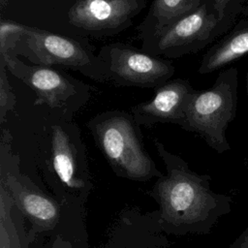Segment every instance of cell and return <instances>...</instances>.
<instances>
[{
	"label": "cell",
	"mask_w": 248,
	"mask_h": 248,
	"mask_svg": "<svg viewBox=\"0 0 248 248\" xmlns=\"http://www.w3.org/2000/svg\"><path fill=\"white\" fill-rule=\"evenodd\" d=\"M248 53V17L242 16L203 54L198 72L211 74Z\"/></svg>",
	"instance_id": "12"
},
{
	"label": "cell",
	"mask_w": 248,
	"mask_h": 248,
	"mask_svg": "<svg viewBox=\"0 0 248 248\" xmlns=\"http://www.w3.org/2000/svg\"><path fill=\"white\" fill-rule=\"evenodd\" d=\"M196 89L185 78H170L154 89L148 101L131 108L136 122L140 126L152 127L160 123L181 126L184 109Z\"/></svg>",
	"instance_id": "11"
},
{
	"label": "cell",
	"mask_w": 248,
	"mask_h": 248,
	"mask_svg": "<svg viewBox=\"0 0 248 248\" xmlns=\"http://www.w3.org/2000/svg\"><path fill=\"white\" fill-rule=\"evenodd\" d=\"M147 0H72L69 23L92 37L116 35L130 27Z\"/></svg>",
	"instance_id": "10"
},
{
	"label": "cell",
	"mask_w": 248,
	"mask_h": 248,
	"mask_svg": "<svg viewBox=\"0 0 248 248\" xmlns=\"http://www.w3.org/2000/svg\"><path fill=\"white\" fill-rule=\"evenodd\" d=\"M16 105V99L8 79L6 65L0 59V124L5 123L8 112L13 110Z\"/></svg>",
	"instance_id": "17"
},
{
	"label": "cell",
	"mask_w": 248,
	"mask_h": 248,
	"mask_svg": "<svg viewBox=\"0 0 248 248\" xmlns=\"http://www.w3.org/2000/svg\"><path fill=\"white\" fill-rule=\"evenodd\" d=\"M19 43L32 53L34 63L72 69L97 82H108L105 63L87 42L26 25Z\"/></svg>",
	"instance_id": "7"
},
{
	"label": "cell",
	"mask_w": 248,
	"mask_h": 248,
	"mask_svg": "<svg viewBox=\"0 0 248 248\" xmlns=\"http://www.w3.org/2000/svg\"><path fill=\"white\" fill-rule=\"evenodd\" d=\"M228 248H248V227Z\"/></svg>",
	"instance_id": "18"
},
{
	"label": "cell",
	"mask_w": 248,
	"mask_h": 248,
	"mask_svg": "<svg viewBox=\"0 0 248 248\" xmlns=\"http://www.w3.org/2000/svg\"><path fill=\"white\" fill-rule=\"evenodd\" d=\"M238 71L230 67L220 72L213 85L197 90L184 109L181 128L199 135L206 144L221 154L231 149L226 131L237 109Z\"/></svg>",
	"instance_id": "3"
},
{
	"label": "cell",
	"mask_w": 248,
	"mask_h": 248,
	"mask_svg": "<svg viewBox=\"0 0 248 248\" xmlns=\"http://www.w3.org/2000/svg\"><path fill=\"white\" fill-rule=\"evenodd\" d=\"M53 248H72L71 247V244L66 241V240H62L59 236L57 237V240L55 241L54 245H53Z\"/></svg>",
	"instance_id": "19"
},
{
	"label": "cell",
	"mask_w": 248,
	"mask_h": 248,
	"mask_svg": "<svg viewBox=\"0 0 248 248\" xmlns=\"http://www.w3.org/2000/svg\"><path fill=\"white\" fill-rule=\"evenodd\" d=\"M48 163L68 194L86 200L92 184L78 127L62 119L50 126Z\"/></svg>",
	"instance_id": "9"
},
{
	"label": "cell",
	"mask_w": 248,
	"mask_h": 248,
	"mask_svg": "<svg viewBox=\"0 0 248 248\" xmlns=\"http://www.w3.org/2000/svg\"><path fill=\"white\" fill-rule=\"evenodd\" d=\"M153 142L166 169L149 192L159 205L154 212L157 225L172 235L209 233L219 218L231 212L232 198L211 190L210 175L192 170L158 139Z\"/></svg>",
	"instance_id": "1"
},
{
	"label": "cell",
	"mask_w": 248,
	"mask_h": 248,
	"mask_svg": "<svg viewBox=\"0 0 248 248\" xmlns=\"http://www.w3.org/2000/svg\"><path fill=\"white\" fill-rule=\"evenodd\" d=\"M26 25L11 19H1L0 22V57L5 58L13 54V50L19 44Z\"/></svg>",
	"instance_id": "16"
},
{
	"label": "cell",
	"mask_w": 248,
	"mask_h": 248,
	"mask_svg": "<svg viewBox=\"0 0 248 248\" xmlns=\"http://www.w3.org/2000/svg\"><path fill=\"white\" fill-rule=\"evenodd\" d=\"M12 135L2 128L0 139V185L12 197L15 205L30 224L27 232L32 241L37 235L54 230L60 220V205L19 171V158L12 150Z\"/></svg>",
	"instance_id": "4"
},
{
	"label": "cell",
	"mask_w": 248,
	"mask_h": 248,
	"mask_svg": "<svg viewBox=\"0 0 248 248\" xmlns=\"http://www.w3.org/2000/svg\"><path fill=\"white\" fill-rule=\"evenodd\" d=\"M98 55L105 63L108 82L118 86L155 89L170 80L175 72L171 60L125 43L105 45Z\"/></svg>",
	"instance_id": "8"
},
{
	"label": "cell",
	"mask_w": 248,
	"mask_h": 248,
	"mask_svg": "<svg viewBox=\"0 0 248 248\" xmlns=\"http://www.w3.org/2000/svg\"><path fill=\"white\" fill-rule=\"evenodd\" d=\"M86 127L117 176L149 181L164 174L145 149L140 126L131 112L121 109L103 111L91 117Z\"/></svg>",
	"instance_id": "2"
},
{
	"label": "cell",
	"mask_w": 248,
	"mask_h": 248,
	"mask_svg": "<svg viewBox=\"0 0 248 248\" xmlns=\"http://www.w3.org/2000/svg\"><path fill=\"white\" fill-rule=\"evenodd\" d=\"M21 212L7 190L0 185V248H28Z\"/></svg>",
	"instance_id": "14"
},
{
	"label": "cell",
	"mask_w": 248,
	"mask_h": 248,
	"mask_svg": "<svg viewBox=\"0 0 248 248\" xmlns=\"http://www.w3.org/2000/svg\"><path fill=\"white\" fill-rule=\"evenodd\" d=\"M213 5L227 32L234 25L239 16H248L247 0H213Z\"/></svg>",
	"instance_id": "15"
},
{
	"label": "cell",
	"mask_w": 248,
	"mask_h": 248,
	"mask_svg": "<svg viewBox=\"0 0 248 248\" xmlns=\"http://www.w3.org/2000/svg\"><path fill=\"white\" fill-rule=\"evenodd\" d=\"M245 89H246V93L248 95V73L246 74V77H245Z\"/></svg>",
	"instance_id": "20"
},
{
	"label": "cell",
	"mask_w": 248,
	"mask_h": 248,
	"mask_svg": "<svg viewBox=\"0 0 248 248\" xmlns=\"http://www.w3.org/2000/svg\"><path fill=\"white\" fill-rule=\"evenodd\" d=\"M0 59L7 70L35 92L34 105H45L57 109L71 119L87 103L90 87L74 77L39 64H26L14 54Z\"/></svg>",
	"instance_id": "6"
},
{
	"label": "cell",
	"mask_w": 248,
	"mask_h": 248,
	"mask_svg": "<svg viewBox=\"0 0 248 248\" xmlns=\"http://www.w3.org/2000/svg\"><path fill=\"white\" fill-rule=\"evenodd\" d=\"M226 33L213 0H206L193 13L142 40L141 49L151 55L171 60L199 52Z\"/></svg>",
	"instance_id": "5"
},
{
	"label": "cell",
	"mask_w": 248,
	"mask_h": 248,
	"mask_svg": "<svg viewBox=\"0 0 248 248\" xmlns=\"http://www.w3.org/2000/svg\"><path fill=\"white\" fill-rule=\"evenodd\" d=\"M206 0H152L147 15L138 26V38L151 37L196 11Z\"/></svg>",
	"instance_id": "13"
}]
</instances>
